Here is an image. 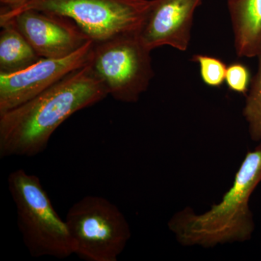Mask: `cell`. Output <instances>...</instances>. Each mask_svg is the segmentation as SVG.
Returning a JSON list of instances; mask_svg holds the SVG:
<instances>
[{"instance_id": "obj_1", "label": "cell", "mask_w": 261, "mask_h": 261, "mask_svg": "<svg viewBox=\"0 0 261 261\" xmlns=\"http://www.w3.org/2000/svg\"><path fill=\"white\" fill-rule=\"evenodd\" d=\"M108 96L90 63L72 72L42 93L0 114V158L40 154L67 119Z\"/></svg>"}, {"instance_id": "obj_14", "label": "cell", "mask_w": 261, "mask_h": 261, "mask_svg": "<svg viewBox=\"0 0 261 261\" xmlns=\"http://www.w3.org/2000/svg\"><path fill=\"white\" fill-rule=\"evenodd\" d=\"M225 82L230 90L246 95L250 89V70L242 63H232L226 68Z\"/></svg>"}, {"instance_id": "obj_7", "label": "cell", "mask_w": 261, "mask_h": 261, "mask_svg": "<svg viewBox=\"0 0 261 261\" xmlns=\"http://www.w3.org/2000/svg\"><path fill=\"white\" fill-rule=\"evenodd\" d=\"M90 40L70 56L41 58L29 68L13 73H0V114L18 107L92 61Z\"/></svg>"}, {"instance_id": "obj_6", "label": "cell", "mask_w": 261, "mask_h": 261, "mask_svg": "<svg viewBox=\"0 0 261 261\" xmlns=\"http://www.w3.org/2000/svg\"><path fill=\"white\" fill-rule=\"evenodd\" d=\"M150 53L137 32L126 33L94 43L90 65L108 95L137 102L154 76Z\"/></svg>"}, {"instance_id": "obj_2", "label": "cell", "mask_w": 261, "mask_h": 261, "mask_svg": "<svg viewBox=\"0 0 261 261\" xmlns=\"http://www.w3.org/2000/svg\"><path fill=\"white\" fill-rule=\"evenodd\" d=\"M261 181V144L247 152L232 186L219 203L203 214L185 207L168 221L170 231L185 247H214L251 239L255 223L250 200Z\"/></svg>"}, {"instance_id": "obj_3", "label": "cell", "mask_w": 261, "mask_h": 261, "mask_svg": "<svg viewBox=\"0 0 261 261\" xmlns=\"http://www.w3.org/2000/svg\"><path fill=\"white\" fill-rule=\"evenodd\" d=\"M8 183L19 229L31 255L65 259L74 254L66 223L55 210L39 178L18 169L10 173Z\"/></svg>"}, {"instance_id": "obj_9", "label": "cell", "mask_w": 261, "mask_h": 261, "mask_svg": "<svg viewBox=\"0 0 261 261\" xmlns=\"http://www.w3.org/2000/svg\"><path fill=\"white\" fill-rule=\"evenodd\" d=\"M202 0H150L138 35L149 50L170 46L188 49L194 14Z\"/></svg>"}, {"instance_id": "obj_15", "label": "cell", "mask_w": 261, "mask_h": 261, "mask_svg": "<svg viewBox=\"0 0 261 261\" xmlns=\"http://www.w3.org/2000/svg\"><path fill=\"white\" fill-rule=\"evenodd\" d=\"M29 0H0L3 9L13 10L23 6Z\"/></svg>"}, {"instance_id": "obj_4", "label": "cell", "mask_w": 261, "mask_h": 261, "mask_svg": "<svg viewBox=\"0 0 261 261\" xmlns=\"http://www.w3.org/2000/svg\"><path fill=\"white\" fill-rule=\"evenodd\" d=\"M65 223L74 254L86 261H117L132 233L123 213L105 197L87 195L70 207Z\"/></svg>"}, {"instance_id": "obj_11", "label": "cell", "mask_w": 261, "mask_h": 261, "mask_svg": "<svg viewBox=\"0 0 261 261\" xmlns=\"http://www.w3.org/2000/svg\"><path fill=\"white\" fill-rule=\"evenodd\" d=\"M0 73L25 69L41 59L12 21L0 23Z\"/></svg>"}, {"instance_id": "obj_8", "label": "cell", "mask_w": 261, "mask_h": 261, "mask_svg": "<svg viewBox=\"0 0 261 261\" xmlns=\"http://www.w3.org/2000/svg\"><path fill=\"white\" fill-rule=\"evenodd\" d=\"M7 21L13 22L42 58L70 56L91 40L70 19L39 10L0 15V23Z\"/></svg>"}, {"instance_id": "obj_5", "label": "cell", "mask_w": 261, "mask_h": 261, "mask_svg": "<svg viewBox=\"0 0 261 261\" xmlns=\"http://www.w3.org/2000/svg\"><path fill=\"white\" fill-rule=\"evenodd\" d=\"M150 0H29L13 10L1 8L7 16L37 10L70 19L94 43L138 32Z\"/></svg>"}, {"instance_id": "obj_12", "label": "cell", "mask_w": 261, "mask_h": 261, "mask_svg": "<svg viewBox=\"0 0 261 261\" xmlns=\"http://www.w3.org/2000/svg\"><path fill=\"white\" fill-rule=\"evenodd\" d=\"M257 57L258 69L247 92L243 116L248 123L252 140L261 144V51Z\"/></svg>"}, {"instance_id": "obj_13", "label": "cell", "mask_w": 261, "mask_h": 261, "mask_svg": "<svg viewBox=\"0 0 261 261\" xmlns=\"http://www.w3.org/2000/svg\"><path fill=\"white\" fill-rule=\"evenodd\" d=\"M192 61L199 65L201 78L206 85L219 87L224 83L227 66L221 59L204 55H195Z\"/></svg>"}, {"instance_id": "obj_10", "label": "cell", "mask_w": 261, "mask_h": 261, "mask_svg": "<svg viewBox=\"0 0 261 261\" xmlns=\"http://www.w3.org/2000/svg\"><path fill=\"white\" fill-rule=\"evenodd\" d=\"M235 50L253 58L261 51V0H228Z\"/></svg>"}]
</instances>
